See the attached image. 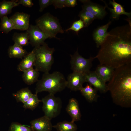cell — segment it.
<instances>
[{"mask_svg": "<svg viewBox=\"0 0 131 131\" xmlns=\"http://www.w3.org/2000/svg\"><path fill=\"white\" fill-rule=\"evenodd\" d=\"M100 47L94 57L100 64L115 69L131 64V25L112 29Z\"/></svg>", "mask_w": 131, "mask_h": 131, "instance_id": "1", "label": "cell"}, {"mask_svg": "<svg viewBox=\"0 0 131 131\" xmlns=\"http://www.w3.org/2000/svg\"><path fill=\"white\" fill-rule=\"evenodd\" d=\"M113 101L122 107H131V64L115 69L107 85Z\"/></svg>", "mask_w": 131, "mask_h": 131, "instance_id": "2", "label": "cell"}, {"mask_svg": "<svg viewBox=\"0 0 131 131\" xmlns=\"http://www.w3.org/2000/svg\"><path fill=\"white\" fill-rule=\"evenodd\" d=\"M66 80L63 74L59 71L52 73H44L41 78L38 80L35 88V94L45 91L54 95L66 87Z\"/></svg>", "mask_w": 131, "mask_h": 131, "instance_id": "3", "label": "cell"}, {"mask_svg": "<svg viewBox=\"0 0 131 131\" xmlns=\"http://www.w3.org/2000/svg\"><path fill=\"white\" fill-rule=\"evenodd\" d=\"M33 50L35 56V69L44 73L49 72L54 62V48L49 47L46 43Z\"/></svg>", "mask_w": 131, "mask_h": 131, "instance_id": "4", "label": "cell"}, {"mask_svg": "<svg viewBox=\"0 0 131 131\" xmlns=\"http://www.w3.org/2000/svg\"><path fill=\"white\" fill-rule=\"evenodd\" d=\"M36 25L44 33L51 36L52 38L60 39L56 37L58 33L64 32L59 20L49 13H46L36 21Z\"/></svg>", "mask_w": 131, "mask_h": 131, "instance_id": "5", "label": "cell"}, {"mask_svg": "<svg viewBox=\"0 0 131 131\" xmlns=\"http://www.w3.org/2000/svg\"><path fill=\"white\" fill-rule=\"evenodd\" d=\"M43 103L42 110L45 116L51 120L60 114L62 107L60 98L54 94H49L41 100Z\"/></svg>", "mask_w": 131, "mask_h": 131, "instance_id": "6", "label": "cell"}, {"mask_svg": "<svg viewBox=\"0 0 131 131\" xmlns=\"http://www.w3.org/2000/svg\"><path fill=\"white\" fill-rule=\"evenodd\" d=\"M70 61L71 69L73 72L85 74L90 71L92 66V62L95 59L91 56L85 58L79 53L78 49L73 55H70Z\"/></svg>", "mask_w": 131, "mask_h": 131, "instance_id": "7", "label": "cell"}, {"mask_svg": "<svg viewBox=\"0 0 131 131\" xmlns=\"http://www.w3.org/2000/svg\"><path fill=\"white\" fill-rule=\"evenodd\" d=\"M26 31L28 34L29 44L34 47L45 43L46 39L52 38L50 35L43 32L36 25H30Z\"/></svg>", "mask_w": 131, "mask_h": 131, "instance_id": "8", "label": "cell"}, {"mask_svg": "<svg viewBox=\"0 0 131 131\" xmlns=\"http://www.w3.org/2000/svg\"><path fill=\"white\" fill-rule=\"evenodd\" d=\"M79 1L83 4L82 6V9L90 12L95 16L96 19H103L106 15V5L102 6L89 0Z\"/></svg>", "mask_w": 131, "mask_h": 131, "instance_id": "9", "label": "cell"}, {"mask_svg": "<svg viewBox=\"0 0 131 131\" xmlns=\"http://www.w3.org/2000/svg\"><path fill=\"white\" fill-rule=\"evenodd\" d=\"M30 15L23 12H16L9 17L14 29L26 31L30 25Z\"/></svg>", "mask_w": 131, "mask_h": 131, "instance_id": "10", "label": "cell"}, {"mask_svg": "<svg viewBox=\"0 0 131 131\" xmlns=\"http://www.w3.org/2000/svg\"><path fill=\"white\" fill-rule=\"evenodd\" d=\"M66 80V87L74 91L79 90L86 82L84 74L75 72L69 74Z\"/></svg>", "mask_w": 131, "mask_h": 131, "instance_id": "11", "label": "cell"}, {"mask_svg": "<svg viewBox=\"0 0 131 131\" xmlns=\"http://www.w3.org/2000/svg\"><path fill=\"white\" fill-rule=\"evenodd\" d=\"M84 74L86 82L93 86L97 90L103 93L108 91L106 82L97 75L95 71H90Z\"/></svg>", "mask_w": 131, "mask_h": 131, "instance_id": "12", "label": "cell"}, {"mask_svg": "<svg viewBox=\"0 0 131 131\" xmlns=\"http://www.w3.org/2000/svg\"><path fill=\"white\" fill-rule=\"evenodd\" d=\"M51 120L44 115L32 120L30 127L34 131H51L53 125Z\"/></svg>", "mask_w": 131, "mask_h": 131, "instance_id": "13", "label": "cell"}, {"mask_svg": "<svg viewBox=\"0 0 131 131\" xmlns=\"http://www.w3.org/2000/svg\"><path fill=\"white\" fill-rule=\"evenodd\" d=\"M66 111L72 118L71 122L80 120L81 114L77 100L74 98H72L69 100L66 109Z\"/></svg>", "mask_w": 131, "mask_h": 131, "instance_id": "14", "label": "cell"}, {"mask_svg": "<svg viewBox=\"0 0 131 131\" xmlns=\"http://www.w3.org/2000/svg\"><path fill=\"white\" fill-rule=\"evenodd\" d=\"M111 23V21H109L106 24L98 27L94 31L93 38L98 48L100 47L108 35L107 30Z\"/></svg>", "mask_w": 131, "mask_h": 131, "instance_id": "15", "label": "cell"}, {"mask_svg": "<svg viewBox=\"0 0 131 131\" xmlns=\"http://www.w3.org/2000/svg\"><path fill=\"white\" fill-rule=\"evenodd\" d=\"M105 5L109 10L111 13L112 17L114 19L119 18L121 15H125L128 16L129 18H131V13L125 11L123 7L121 4L116 2L115 0H110L109 3L113 6V8L109 7L105 1H103Z\"/></svg>", "mask_w": 131, "mask_h": 131, "instance_id": "16", "label": "cell"}, {"mask_svg": "<svg viewBox=\"0 0 131 131\" xmlns=\"http://www.w3.org/2000/svg\"><path fill=\"white\" fill-rule=\"evenodd\" d=\"M35 54L33 50L28 53L20 61L17 67L19 71L24 72L32 68L35 66Z\"/></svg>", "mask_w": 131, "mask_h": 131, "instance_id": "17", "label": "cell"}, {"mask_svg": "<svg viewBox=\"0 0 131 131\" xmlns=\"http://www.w3.org/2000/svg\"><path fill=\"white\" fill-rule=\"evenodd\" d=\"M114 68L104 65L100 64L95 71L96 74L105 82H109L111 79L115 71Z\"/></svg>", "mask_w": 131, "mask_h": 131, "instance_id": "18", "label": "cell"}, {"mask_svg": "<svg viewBox=\"0 0 131 131\" xmlns=\"http://www.w3.org/2000/svg\"><path fill=\"white\" fill-rule=\"evenodd\" d=\"M79 91L89 102H92L96 101L98 96L97 90L89 84H87L85 87H82Z\"/></svg>", "mask_w": 131, "mask_h": 131, "instance_id": "19", "label": "cell"}, {"mask_svg": "<svg viewBox=\"0 0 131 131\" xmlns=\"http://www.w3.org/2000/svg\"><path fill=\"white\" fill-rule=\"evenodd\" d=\"M19 5L17 0H3L0 2V18L10 14L13 8Z\"/></svg>", "mask_w": 131, "mask_h": 131, "instance_id": "20", "label": "cell"}, {"mask_svg": "<svg viewBox=\"0 0 131 131\" xmlns=\"http://www.w3.org/2000/svg\"><path fill=\"white\" fill-rule=\"evenodd\" d=\"M8 53L10 58L21 59L24 57L28 53L23 47L15 43L9 47Z\"/></svg>", "mask_w": 131, "mask_h": 131, "instance_id": "21", "label": "cell"}, {"mask_svg": "<svg viewBox=\"0 0 131 131\" xmlns=\"http://www.w3.org/2000/svg\"><path fill=\"white\" fill-rule=\"evenodd\" d=\"M23 72L22 78L27 84L30 85L38 81L40 73L35 69L33 68Z\"/></svg>", "mask_w": 131, "mask_h": 131, "instance_id": "22", "label": "cell"}, {"mask_svg": "<svg viewBox=\"0 0 131 131\" xmlns=\"http://www.w3.org/2000/svg\"><path fill=\"white\" fill-rule=\"evenodd\" d=\"M12 39L14 43L23 47L27 46L29 44L28 33L26 31L24 33H14Z\"/></svg>", "mask_w": 131, "mask_h": 131, "instance_id": "23", "label": "cell"}, {"mask_svg": "<svg viewBox=\"0 0 131 131\" xmlns=\"http://www.w3.org/2000/svg\"><path fill=\"white\" fill-rule=\"evenodd\" d=\"M28 88H22L12 94L17 102H21L23 104L26 102L32 94Z\"/></svg>", "mask_w": 131, "mask_h": 131, "instance_id": "24", "label": "cell"}, {"mask_svg": "<svg viewBox=\"0 0 131 131\" xmlns=\"http://www.w3.org/2000/svg\"><path fill=\"white\" fill-rule=\"evenodd\" d=\"M53 128L57 131H76L77 129L74 122L66 121L57 123L53 125Z\"/></svg>", "mask_w": 131, "mask_h": 131, "instance_id": "25", "label": "cell"}, {"mask_svg": "<svg viewBox=\"0 0 131 131\" xmlns=\"http://www.w3.org/2000/svg\"><path fill=\"white\" fill-rule=\"evenodd\" d=\"M78 16L83 22L84 27H88L96 19L95 16L91 13L83 9L80 12Z\"/></svg>", "mask_w": 131, "mask_h": 131, "instance_id": "26", "label": "cell"}, {"mask_svg": "<svg viewBox=\"0 0 131 131\" xmlns=\"http://www.w3.org/2000/svg\"><path fill=\"white\" fill-rule=\"evenodd\" d=\"M41 102V100L39 99L37 94H32L28 100L23 104V107L25 109H28L33 111Z\"/></svg>", "mask_w": 131, "mask_h": 131, "instance_id": "27", "label": "cell"}, {"mask_svg": "<svg viewBox=\"0 0 131 131\" xmlns=\"http://www.w3.org/2000/svg\"><path fill=\"white\" fill-rule=\"evenodd\" d=\"M0 25V31L6 33H8L14 29L11 21L7 16H4L1 18Z\"/></svg>", "mask_w": 131, "mask_h": 131, "instance_id": "28", "label": "cell"}, {"mask_svg": "<svg viewBox=\"0 0 131 131\" xmlns=\"http://www.w3.org/2000/svg\"><path fill=\"white\" fill-rule=\"evenodd\" d=\"M8 131H34L31 127L25 126L17 122H12Z\"/></svg>", "mask_w": 131, "mask_h": 131, "instance_id": "29", "label": "cell"}, {"mask_svg": "<svg viewBox=\"0 0 131 131\" xmlns=\"http://www.w3.org/2000/svg\"><path fill=\"white\" fill-rule=\"evenodd\" d=\"M84 27V23L80 19L74 22L70 28L64 31H67L69 30H72L78 33L81 29Z\"/></svg>", "mask_w": 131, "mask_h": 131, "instance_id": "30", "label": "cell"}, {"mask_svg": "<svg viewBox=\"0 0 131 131\" xmlns=\"http://www.w3.org/2000/svg\"><path fill=\"white\" fill-rule=\"evenodd\" d=\"M39 2L40 6L39 11L41 12L46 8L52 4L53 0H39Z\"/></svg>", "mask_w": 131, "mask_h": 131, "instance_id": "31", "label": "cell"}, {"mask_svg": "<svg viewBox=\"0 0 131 131\" xmlns=\"http://www.w3.org/2000/svg\"><path fill=\"white\" fill-rule=\"evenodd\" d=\"M65 0H53L52 5L56 9L62 8L66 7L65 4Z\"/></svg>", "mask_w": 131, "mask_h": 131, "instance_id": "32", "label": "cell"}, {"mask_svg": "<svg viewBox=\"0 0 131 131\" xmlns=\"http://www.w3.org/2000/svg\"><path fill=\"white\" fill-rule=\"evenodd\" d=\"M17 3L19 5L21 4L23 6L30 8L33 5V3L32 0H17Z\"/></svg>", "mask_w": 131, "mask_h": 131, "instance_id": "33", "label": "cell"}, {"mask_svg": "<svg viewBox=\"0 0 131 131\" xmlns=\"http://www.w3.org/2000/svg\"><path fill=\"white\" fill-rule=\"evenodd\" d=\"M65 7H74L77 5L76 0H65Z\"/></svg>", "mask_w": 131, "mask_h": 131, "instance_id": "34", "label": "cell"}]
</instances>
